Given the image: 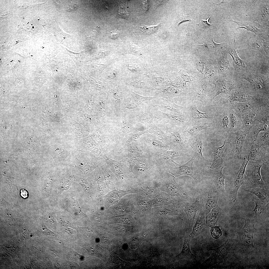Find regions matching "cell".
Returning <instances> with one entry per match:
<instances>
[{
    "label": "cell",
    "instance_id": "cell-48",
    "mask_svg": "<svg viewBox=\"0 0 269 269\" xmlns=\"http://www.w3.org/2000/svg\"><path fill=\"white\" fill-rule=\"evenodd\" d=\"M269 130L263 132L259 134L257 139L256 143L261 145H268L269 140Z\"/></svg>",
    "mask_w": 269,
    "mask_h": 269
},
{
    "label": "cell",
    "instance_id": "cell-42",
    "mask_svg": "<svg viewBox=\"0 0 269 269\" xmlns=\"http://www.w3.org/2000/svg\"><path fill=\"white\" fill-rule=\"evenodd\" d=\"M245 191L252 194L256 196L261 202L269 203V190L260 187H256L250 189L245 190Z\"/></svg>",
    "mask_w": 269,
    "mask_h": 269
},
{
    "label": "cell",
    "instance_id": "cell-61",
    "mask_svg": "<svg viewBox=\"0 0 269 269\" xmlns=\"http://www.w3.org/2000/svg\"><path fill=\"white\" fill-rule=\"evenodd\" d=\"M75 264V263H71L70 264L71 267L72 268H77V265Z\"/></svg>",
    "mask_w": 269,
    "mask_h": 269
},
{
    "label": "cell",
    "instance_id": "cell-7",
    "mask_svg": "<svg viewBox=\"0 0 269 269\" xmlns=\"http://www.w3.org/2000/svg\"><path fill=\"white\" fill-rule=\"evenodd\" d=\"M245 220L244 226L238 229L237 232L240 244L247 248L251 249L254 248L253 235L255 230V221L249 219Z\"/></svg>",
    "mask_w": 269,
    "mask_h": 269
},
{
    "label": "cell",
    "instance_id": "cell-11",
    "mask_svg": "<svg viewBox=\"0 0 269 269\" xmlns=\"http://www.w3.org/2000/svg\"><path fill=\"white\" fill-rule=\"evenodd\" d=\"M202 119L188 122L186 126L182 128V134L187 140L197 135L202 130L213 126L210 122H203Z\"/></svg>",
    "mask_w": 269,
    "mask_h": 269
},
{
    "label": "cell",
    "instance_id": "cell-21",
    "mask_svg": "<svg viewBox=\"0 0 269 269\" xmlns=\"http://www.w3.org/2000/svg\"><path fill=\"white\" fill-rule=\"evenodd\" d=\"M117 117V122L115 124L116 128L115 130L117 133L118 136L120 138H122L128 134L133 132L136 130L127 119L125 114H121Z\"/></svg>",
    "mask_w": 269,
    "mask_h": 269
},
{
    "label": "cell",
    "instance_id": "cell-31",
    "mask_svg": "<svg viewBox=\"0 0 269 269\" xmlns=\"http://www.w3.org/2000/svg\"><path fill=\"white\" fill-rule=\"evenodd\" d=\"M200 208L199 202L198 199L194 202L187 205L185 207L184 211L187 216L190 231L193 228L196 213Z\"/></svg>",
    "mask_w": 269,
    "mask_h": 269
},
{
    "label": "cell",
    "instance_id": "cell-38",
    "mask_svg": "<svg viewBox=\"0 0 269 269\" xmlns=\"http://www.w3.org/2000/svg\"><path fill=\"white\" fill-rule=\"evenodd\" d=\"M231 103L232 108L240 115H246L254 110V106L250 101Z\"/></svg>",
    "mask_w": 269,
    "mask_h": 269
},
{
    "label": "cell",
    "instance_id": "cell-3",
    "mask_svg": "<svg viewBox=\"0 0 269 269\" xmlns=\"http://www.w3.org/2000/svg\"><path fill=\"white\" fill-rule=\"evenodd\" d=\"M153 108L155 116L154 124L169 126L175 128H183L186 126L189 121L188 115H174Z\"/></svg>",
    "mask_w": 269,
    "mask_h": 269
},
{
    "label": "cell",
    "instance_id": "cell-22",
    "mask_svg": "<svg viewBox=\"0 0 269 269\" xmlns=\"http://www.w3.org/2000/svg\"><path fill=\"white\" fill-rule=\"evenodd\" d=\"M226 165V163L224 162L219 167L212 169L211 171L212 177L216 191L222 193L225 192V177L222 171Z\"/></svg>",
    "mask_w": 269,
    "mask_h": 269
},
{
    "label": "cell",
    "instance_id": "cell-27",
    "mask_svg": "<svg viewBox=\"0 0 269 269\" xmlns=\"http://www.w3.org/2000/svg\"><path fill=\"white\" fill-rule=\"evenodd\" d=\"M144 143L154 151L155 154H162L170 149L169 146L154 137L144 138Z\"/></svg>",
    "mask_w": 269,
    "mask_h": 269
},
{
    "label": "cell",
    "instance_id": "cell-44",
    "mask_svg": "<svg viewBox=\"0 0 269 269\" xmlns=\"http://www.w3.org/2000/svg\"><path fill=\"white\" fill-rule=\"evenodd\" d=\"M207 58L203 56L194 62V67L196 69V74L198 79H205L204 71Z\"/></svg>",
    "mask_w": 269,
    "mask_h": 269
},
{
    "label": "cell",
    "instance_id": "cell-45",
    "mask_svg": "<svg viewBox=\"0 0 269 269\" xmlns=\"http://www.w3.org/2000/svg\"><path fill=\"white\" fill-rule=\"evenodd\" d=\"M223 43L218 44L215 42L213 39L211 43H205L202 45H196L198 48L203 51L209 52L215 51L221 48Z\"/></svg>",
    "mask_w": 269,
    "mask_h": 269
},
{
    "label": "cell",
    "instance_id": "cell-35",
    "mask_svg": "<svg viewBox=\"0 0 269 269\" xmlns=\"http://www.w3.org/2000/svg\"><path fill=\"white\" fill-rule=\"evenodd\" d=\"M156 97L144 96H141L134 92H131V97L130 100L125 106V108L132 109L137 107L143 102L155 99Z\"/></svg>",
    "mask_w": 269,
    "mask_h": 269
},
{
    "label": "cell",
    "instance_id": "cell-51",
    "mask_svg": "<svg viewBox=\"0 0 269 269\" xmlns=\"http://www.w3.org/2000/svg\"><path fill=\"white\" fill-rule=\"evenodd\" d=\"M128 139L126 141V143L129 144L139 138L142 135L147 133V130L142 132H139L137 130L131 133Z\"/></svg>",
    "mask_w": 269,
    "mask_h": 269
},
{
    "label": "cell",
    "instance_id": "cell-24",
    "mask_svg": "<svg viewBox=\"0 0 269 269\" xmlns=\"http://www.w3.org/2000/svg\"><path fill=\"white\" fill-rule=\"evenodd\" d=\"M155 159L160 165L167 166L171 161L177 166L180 165L174 162L172 159L175 157L182 156V155L175 149H170L163 153L155 154Z\"/></svg>",
    "mask_w": 269,
    "mask_h": 269
},
{
    "label": "cell",
    "instance_id": "cell-41",
    "mask_svg": "<svg viewBox=\"0 0 269 269\" xmlns=\"http://www.w3.org/2000/svg\"><path fill=\"white\" fill-rule=\"evenodd\" d=\"M182 128H174V129L169 130V133L174 137L173 139H172V143H177L183 148L187 146L188 143L183 135Z\"/></svg>",
    "mask_w": 269,
    "mask_h": 269
},
{
    "label": "cell",
    "instance_id": "cell-1",
    "mask_svg": "<svg viewBox=\"0 0 269 269\" xmlns=\"http://www.w3.org/2000/svg\"><path fill=\"white\" fill-rule=\"evenodd\" d=\"M264 165L262 162L249 161L246 167L248 174L245 177L243 184L249 189L257 187L266 189L268 188L264 183L260 173L261 168Z\"/></svg>",
    "mask_w": 269,
    "mask_h": 269
},
{
    "label": "cell",
    "instance_id": "cell-34",
    "mask_svg": "<svg viewBox=\"0 0 269 269\" xmlns=\"http://www.w3.org/2000/svg\"><path fill=\"white\" fill-rule=\"evenodd\" d=\"M110 98L113 104V112L116 117L121 114V104L122 96L121 93L116 89H112L110 92Z\"/></svg>",
    "mask_w": 269,
    "mask_h": 269
},
{
    "label": "cell",
    "instance_id": "cell-43",
    "mask_svg": "<svg viewBox=\"0 0 269 269\" xmlns=\"http://www.w3.org/2000/svg\"><path fill=\"white\" fill-rule=\"evenodd\" d=\"M110 105V103L104 99L100 100L99 101L97 110L100 118H103L107 117L113 112L114 113L113 108L111 107Z\"/></svg>",
    "mask_w": 269,
    "mask_h": 269
},
{
    "label": "cell",
    "instance_id": "cell-39",
    "mask_svg": "<svg viewBox=\"0 0 269 269\" xmlns=\"http://www.w3.org/2000/svg\"><path fill=\"white\" fill-rule=\"evenodd\" d=\"M147 133L153 134L156 137L160 138L161 141L166 144L169 146L172 143L171 137L167 135L155 124H153L149 129L147 130Z\"/></svg>",
    "mask_w": 269,
    "mask_h": 269
},
{
    "label": "cell",
    "instance_id": "cell-46",
    "mask_svg": "<svg viewBox=\"0 0 269 269\" xmlns=\"http://www.w3.org/2000/svg\"><path fill=\"white\" fill-rule=\"evenodd\" d=\"M132 87L140 88L155 90L152 86L150 81L146 80H136L132 81L130 83Z\"/></svg>",
    "mask_w": 269,
    "mask_h": 269
},
{
    "label": "cell",
    "instance_id": "cell-29",
    "mask_svg": "<svg viewBox=\"0 0 269 269\" xmlns=\"http://www.w3.org/2000/svg\"><path fill=\"white\" fill-rule=\"evenodd\" d=\"M205 224V216L203 208L201 207L192 231L190 234L191 238L202 233L204 230Z\"/></svg>",
    "mask_w": 269,
    "mask_h": 269
},
{
    "label": "cell",
    "instance_id": "cell-13",
    "mask_svg": "<svg viewBox=\"0 0 269 269\" xmlns=\"http://www.w3.org/2000/svg\"><path fill=\"white\" fill-rule=\"evenodd\" d=\"M219 57L218 59V78L230 76L232 74L233 69L228 58V52L226 49H218Z\"/></svg>",
    "mask_w": 269,
    "mask_h": 269
},
{
    "label": "cell",
    "instance_id": "cell-14",
    "mask_svg": "<svg viewBox=\"0 0 269 269\" xmlns=\"http://www.w3.org/2000/svg\"><path fill=\"white\" fill-rule=\"evenodd\" d=\"M257 99L256 96L249 94L244 91L237 90L231 93L227 97L222 98L216 102V105L217 107H221L227 103L246 102L256 100Z\"/></svg>",
    "mask_w": 269,
    "mask_h": 269
},
{
    "label": "cell",
    "instance_id": "cell-18",
    "mask_svg": "<svg viewBox=\"0 0 269 269\" xmlns=\"http://www.w3.org/2000/svg\"><path fill=\"white\" fill-rule=\"evenodd\" d=\"M218 60L207 58L204 67V75L207 81L213 84L218 79Z\"/></svg>",
    "mask_w": 269,
    "mask_h": 269
},
{
    "label": "cell",
    "instance_id": "cell-47",
    "mask_svg": "<svg viewBox=\"0 0 269 269\" xmlns=\"http://www.w3.org/2000/svg\"><path fill=\"white\" fill-rule=\"evenodd\" d=\"M249 46L252 49L259 51L265 54L261 40L256 39H251L249 43Z\"/></svg>",
    "mask_w": 269,
    "mask_h": 269
},
{
    "label": "cell",
    "instance_id": "cell-10",
    "mask_svg": "<svg viewBox=\"0 0 269 269\" xmlns=\"http://www.w3.org/2000/svg\"><path fill=\"white\" fill-rule=\"evenodd\" d=\"M247 134L240 130L230 133L226 136L231 143L233 155L236 159H240L243 157V147Z\"/></svg>",
    "mask_w": 269,
    "mask_h": 269
},
{
    "label": "cell",
    "instance_id": "cell-52",
    "mask_svg": "<svg viewBox=\"0 0 269 269\" xmlns=\"http://www.w3.org/2000/svg\"><path fill=\"white\" fill-rule=\"evenodd\" d=\"M210 227V233L213 238L217 239L222 235V232L219 226L214 225L211 226Z\"/></svg>",
    "mask_w": 269,
    "mask_h": 269
},
{
    "label": "cell",
    "instance_id": "cell-5",
    "mask_svg": "<svg viewBox=\"0 0 269 269\" xmlns=\"http://www.w3.org/2000/svg\"><path fill=\"white\" fill-rule=\"evenodd\" d=\"M213 89L208 94V96L211 102L215 98L221 93L230 94L233 90L242 88L243 86L234 80L228 81L224 78H218L214 83Z\"/></svg>",
    "mask_w": 269,
    "mask_h": 269
},
{
    "label": "cell",
    "instance_id": "cell-56",
    "mask_svg": "<svg viewBox=\"0 0 269 269\" xmlns=\"http://www.w3.org/2000/svg\"><path fill=\"white\" fill-rule=\"evenodd\" d=\"M211 16V15L206 20H203L202 19L201 20V25L202 27L204 28H205L208 27L210 26H212V24H210L208 22Z\"/></svg>",
    "mask_w": 269,
    "mask_h": 269
},
{
    "label": "cell",
    "instance_id": "cell-23",
    "mask_svg": "<svg viewBox=\"0 0 269 269\" xmlns=\"http://www.w3.org/2000/svg\"><path fill=\"white\" fill-rule=\"evenodd\" d=\"M188 114L189 117L188 122L206 118L212 122L213 116L211 112L202 113L199 111L197 105L193 101L187 106Z\"/></svg>",
    "mask_w": 269,
    "mask_h": 269
},
{
    "label": "cell",
    "instance_id": "cell-12",
    "mask_svg": "<svg viewBox=\"0 0 269 269\" xmlns=\"http://www.w3.org/2000/svg\"><path fill=\"white\" fill-rule=\"evenodd\" d=\"M162 98L160 100L151 104V106L161 111H172L181 115H188L187 106L178 105L174 102L173 99Z\"/></svg>",
    "mask_w": 269,
    "mask_h": 269
},
{
    "label": "cell",
    "instance_id": "cell-20",
    "mask_svg": "<svg viewBox=\"0 0 269 269\" xmlns=\"http://www.w3.org/2000/svg\"><path fill=\"white\" fill-rule=\"evenodd\" d=\"M135 118L138 122L150 128L155 120L153 108L151 105L146 106L136 114Z\"/></svg>",
    "mask_w": 269,
    "mask_h": 269
},
{
    "label": "cell",
    "instance_id": "cell-8",
    "mask_svg": "<svg viewBox=\"0 0 269 269\" xmlns=\"http://www.w3.org/2000/svg\"><path fill=\"white\" fill-rule=\"evenodd\" d=\"M248 67L242 70L238 78L246 80L249 81L252 87L255 90H260L269 89V81L266 77L260 74H257L248 69Z\"/></svg>",
    "mask_w": 269,
    "mask_h": 269
},
{
    "label": "cell",
    "instance_id": "cell-60",
    "mask_svg": "<svg viewBox=\"0 0 269 269\" xmlns=\"http://www.w3.org/2000/svg\"><path fill=\"white\" fill-rule=\"evenodd\" d=\"M111 36L112 37L111 38L112 39H115L118 36V35L117 34H114L112 33H111Z\"/></svg>",
    "mask_w": 269,
    "mask_h": 269
},
{
    "label": "cell",
    "instance_id": "cell-37",
    "mask_svg": "<svg viewBox=\"0 0 269 269\" xmlns=\"http://www.w3.org/2000/svg\"><path fill=\"white\" fill-rule=\"evenodd\" d=\"M222 213V209L218 206L213 208L206 216V227H207L217 225V221Z\"/></svg>",
    "mask_w": 269,
    "mask_h": 269
},
{
    "label": "cell",
    "instance_id": "cell-28",
    "mask_svg": "<svg viewBox=\"0 0 269 269\" xmlns=\"http://www.w3.org/2000/svg\"><path fill=\"white\" fill-rule=\"evenodd\" d=\"M230 240L227 239L219 247L211 249L213 251L211 257H214L223 260L224 264H226L228 256L231 250Z\"/></svg>",
    "mask_w": 269,
    "mask_h": 269
},
{
    "label": "cell",
    "instance_id": "cell-30",
    "mask_svg": "<svg viewBox=\"0 0 269 269\" xmlns=\"http://www.w3.org/2000/svg\"><path fill=\"white\" fill-rule=\"evenodd\" d=\"M229 21L235 23L238 25V26L235 29L236 30L240 28H243L248 31L254 32L257 35H262L263 34V29L260 24L256 22L237 21L234 20L231 18L229 19Z\"/></svg>",
    "mask_w": 269,
    "mask_h": 269
},
{
    "label": "cell",
    "instance_id": "cell-57",
    "mask_svg": "<svg viewBox=\"0 0 269 269\" xmlns=\"http://www.w3.org/2000/svg\"><path fill=\"white\" fill-rule=\"evenodd\" d=\"M78 7V5L76 3H71L68 7L67 10L69 11H74L77 9Z\"/></svg>",
    "mask_w": 269,
    "mask_h": 269
},
{
    "label": "cell",
    "instance_id": "cell-16",
    "mask_svg": "<svg viewBox=\"0 0 269 269\" xmlns=\"http://www.w3.org/2000/svg\"><path fill=\"white\" fill-rule=\"evenodd\" d=\"M195 158L194 155L190 160L182 165H179L174 167L169 166V173L175 177L182 175H187L191 177L195 180L198 181L193 170V164Z\"/></svg>",
    "mask_w": 269,
    "mask_h": 269
},
{
    "label": "cell",
    "instance_id": "cell-54",
    "mask_svg": "<svg viewBox=\"0 0 269 269\" xmlns=\"http://www.w3.org/2000/svg\"><path fill=\"white\" fill-rule=\"evenodd\" d=\"M117 18L121 17L127 20L128 17V14L126 10L120 7L119 10Z\"/></svg>",
    "mask_w": 269,
    "mask_h": 269
},
{
    "label": "cell",
    "instance_id": "cell-25",
    "mask_svg": "<svg viewBox=\"0 0 269 269\" xmlns=\"http://www.w3.org/2000/svg\"><path fill=\"white\" fill-rule=\"evenodd\" d=\"M255 206L253 210L255 212L254 219L257 221H262L269 217V203H264L260 200L254 199L253 200Z\"/></svg>",
    "mask_w": 269,
    "mask_h": 269
},
{
    "label": "cell",
    "instance_id": "cell-50",
    "mask_svg": "<svg viewBox=\"0 0 269 269\" xmlns=\"http://www.w3.org/2000/svg\"><path fill=\"white\" fill-rule=\"evenodd\" d=\"M161 24L160 23L155 25L151 26L144 25L140 27V30L142 32L146 34H152L156 32L160 27Z\"/></svg>",
    "mask_w": 269,
    "mask_h": 269
},
{
    "label": "cell",
    "instance_id": "cell-55",
    "mask_svg": "<svg viewBox=\"0 0 269 269\" xmlns=\"http://www.w3.org/2000/svg\"><path fill=\"white\" fill-rule=\"evenodd\" d=\"M191 21H192V20L189 16H186L182 14L179 18L178 25L179 26L181 23L185 22Z\"/></svg>",
    "mask_w": 269,
    "mask_h": 269
},
{
    "label": "cell",
    "instance_id": "cell-32",
    "mask_svg": "<svg viewBox=\"0 0 269 269\" xmlns=\"http://www.w3.org/2000/svg\"><path fill=\"white\" fill-rule=\"evenodd\" d=\"M235 40L232 45L226 48L229 53L233 59V64L236 70L240 71L247 68L244 61L239 56L236 51L235 45Z\"/></svg>",
    "mask_w": 269,
    "mask_h": 269
},
{
    "label": "cell",
    "instance_id": "cell-19",
    "mask_svg": "<svg viewBox=\"0 0 269 269\" xmlns=\"http://www.w3.org/2000/svg\"><path fill=\"white\" fill-rule=\"evenodd\" d=\"M202 135L201 133H199L196 136L189 139L187 141L188 144L193 150L195 153V156L197 158L201 163L208 161L204 157L202 154L203 147Z\"/></svg>",
    "mask_w": 269,
    "mask_h": 269
},
{
    "label": "cell",
    "instance_id": "cell-36",
    "mask_svg": "<svg viewBox=\"0 0 269 269\" xmlns=\"http://www.w3.org/2000/svg\"><path fill=\"white\" fill-rule=\"evenodd\" d=\"M159 90L162 93L160 96L162 97L171 99L175 97L181 96L184 93L183 90L172 86L163 87Z\"/></svg>",
    "mask_w": 269,
    "mask_h": 269
},
{
    "label": "cell",
    "instance_id": "cell-15",
    "mask_svg": "<svg viewBox=\"0 0 269 269\" xmlns=\"http://www.w3.org/2000/svg\"><path fill=\"white\" fill-rule=\"evenodd\" d=\"M249 160L245 157L243 158L242 165L236 173L233 181V185L231 192V200L233 203H236L237 200V195L239 190L241 186L243 184L245 172L246 167Z\"/></svg>",
    "mask_w": 269,
    "mask_h": 269
},
{
    "label": "cell",
    "instance_id": "cell-53",
    "mask_svg": "<svg viewBox=\"0 0 269 269\" xmlns=\"http://www.w3.org/2000/svg\"><path fill=\"white\" fill-rule=\"evenodd\" d=\"M259 14L261 18L263 20L269 19V6L264 4L261 5L260 7Z\"/></svg>",
    "mask_w": 269,
    "mask_h": 269
},
{
    "label": "cell",
    "instance_id": "cell-59",
    "mask_svg": "<svg viewBox=\"0 0 269 269\" xmlns=\"http://www.w3.org/2000/svg\"><path fill=\"white\" fill-rule=\"evenodd\" d=\"M20 195L24 198H25L28 196V193L27 191L24 189H21L20 190Z\"/></svg>",
    "mask_w": 269,
    "mask_h": 269
},
{
    "label": "cell",
    "instance_id": "cell-2",
    "mask_svg": "<svg viewBox=\"0 0 269 269\" xmlns=\"http://www.w3.org/2000/svg\"><path fill=\"white\" fill-rule=\"evenodd\" d=\"M269 144L259 145L256 143H244L243 156L248 160L262 162L269 164Z\"/></svg>",
    "mask_w": 269,
    "mask_h": 269
},
{
    "label": "cell",
    "instance_id": "cell-9",
    "mask_svg": "<svg viewBox=\"0 0 269 269\" xmlns=\"http://www.w3.org/2000/svg\"><path fill=\"white\" fill-rule=\"evenodd\" d=\"M214 158L210 166L211 169L218 168L224 162L233 154L232 148L230 142L227 139L223 145L219 147H213Z\"/></svg>",
    "mask_w": 269,
    "mask_h": 269
},
{
    "label": "cell",
    "instance_id": "cell-33",
    "mask_svg": "<svg viewBox=\"0 0 269 269\" xmlns=\"http://www.w3.org/2000/svg\"><path fill=\"white\" fill-rule=\"evenodd\" d=\"M186 230L182 251L181 253L176 256V258L177 259H193L196 258V256L191 250L190 242L191 238L188 230Z\"/></svg>",
    "mask_w": 269,
    "mask_h": 269
},
{
    "label": "cell",
    "instance_id": "cell-6",
    "mask_svg": "<svg viewBox=\"0 0 269 269\" xmlns=\"http://www.w3.org/2000/svg\"><path fill=\"white\" fill-rule=\"evenodd\" d=\"M219 107L214 113L211 112L213 126L217 132L226 137L231 133L229 117L224 108Z\"/></svg>",
    "mask_w": 269,
    "mask_h": 269
},
{
    "label": "cell",
    "instance_id": "cell-49",
    "mask_svg": "<svg viewBox=\"0 0 269 269\" xmlns=\"http://www.w3.org/2000/svg\"><path fill=\"white\" fill-rule=\"evenodd\" d=\"M228 115L230 123L231 132L238 131L237 129L239 127V124H238L239 120L237 116L234 112H231L229 113Z\"/></svg>",
    "mask_w": 269,
    "mask_h": 269
},
{
    "label": "cell",
    "instance_id": "cell-17",
    "mask_svg": "<svg viewBox=\"0 0 269 269\" xmlns=\"http://www.w3.org/2000/svg\"><path fill=\"white\" fill-rule=\"evenodd\" d=\"M269 119L263 118L255 124L250 131L247 134L245 142L250 143H256L258 136L261 132H265L268 130Z\"/></svg>",
    "mask_w": 269,
    "mask_h": 269
},
{
    "label": "cell",
    "instance_id": "cell-40",
    "mask_svg": "<svg viewBox=\"0 0 269 269\" xmlns=\"http://www.w3.org/2000/svg\"><path fill=\"white\" fill-rule=\"evenodd\" d=\"M257 115L256 112L253 110L246 115L241 130L245 131L247 134L256 122Z\"/></svg>",
    "mask_w": 269,
    "mask_h": 269
},
{
    "label": "cell",
    "instance_id": "cell-26",
    "mask_svg": "<svg viewBox=\"0 0 269 269\" xmlns=\"http://www.w3.org/2000/svg\"><path fill=\"white\" fill-rule=\"evenodd\" d=\"M219 192L217 191L211 190L206 194L204 208H203L205 216L213 208L218 206V202L219 197Z\"/></svg>",
    "mask_w": 269,
    "mask_h": 269
},
{
    "label": "cell",
    "instance_id": "cell-4",
    "mask_svg": "<svg viewBox=\"0 0 269 269\" xmlns=\"http://www.w3.org/2000/svg\"><path fill=\"white\" fill-rule=\"evenodd\" d=\"M192 89L194 91L192 96V102L195 100L201 102L203 107L208 105L211 103L208 96L210 92L211 85L205 79H198L193 82Z\"/></svg>",
    "mask_w": 269,
    "mask_h": 269
},
{
    "label": "cell",
    "instance_id": "cell-58",
    "mask_svg": "<svg viewBox=\"0 0 269 269\" xmlns=\"http://www.w3.org/2000/svg\"><path fill=\"white\" fill-rule=\"evenodd\" d=\"M129 66V67H130V69H131V70L135 72L139 71L141 70V68L136 65L131 64Z\"/></svg>",
    "mask_w": 269,
    "mask_h": 269
}]
</instances>
